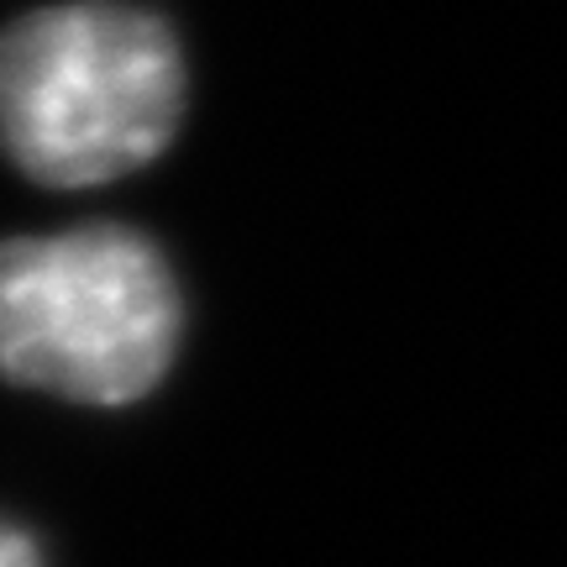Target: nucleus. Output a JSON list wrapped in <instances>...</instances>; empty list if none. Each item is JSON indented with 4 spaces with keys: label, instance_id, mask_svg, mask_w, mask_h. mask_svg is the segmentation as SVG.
<instances>
[{
    "label": "nucleus",
    "instance_id": "obj_2",
    "mask_svg": "<svg viewBox=\"0 0 567 567\" xmlns=\"http://www.w3.org/2000/svg\"><path fill=\"white\" fill-rule=\"evenodd\" d=\"M179 284L132 226L0 243V379L74 405H132L174 363Z\"/></svg>",
    "mask_w": 567,
    "mask_h": 567
},
{
    "label": "nucleus",
    "instance_id": "obj_1",
    "mask_svg": "<svg viewBox=\"0 0 567 567\" xmlns=\"http://www.w3.org/2000/svg\"><path fill=\"white\" fill-rule=\"evenodd\" d=\"M184 116V59L153 11L74 0L0 32V153L48 189L153 163Z\"/></svg>",
    "mask_w": 567,
    "mask_h": 567
},
{
    "label": "nucleus",
    "instance_id": "obj_3",
    "mask_svg": "<svg viewBox=\"0 0 567 567\" xmlns=\"http://www.w3.org/2000/svg\"><path fill=\"white\" fill-rule=\"evenodd\" d=\"M0 567H42L38 542H32L27 530L6 526V520H0Z\"/></svg>",
    "mask_w": 567,
    "mask_h": 567
}]
</instances>
